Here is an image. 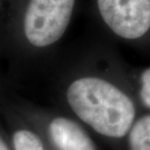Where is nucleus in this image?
Listing matches in <instances>:
<instances>
[{
  "mask_svg": "<svg viewBox=\"0 0 150 150\" xmlns=\"http://www.w3.org/2000/svg\"><path fill=\"white\" fill-rule=\"evenodd\" d=\"M67 100L77 118L93 131L106 139L123 142L139 114L130 95L100 77L74 80L67 88Z\"/></svg>",
  "mask_w": 150,
  "mask_h": 150,
  "instance_id": "nucleus-1",
  "label": "nucleus"
},
{
  "mask_svg": "<svg viewBox=\"0 0 150 150\" xmlns=\"http://www.w3.org/2000/svg\"><path fill=\"white\" fill-rule=\"evenodd\" d=\"M75 0H30L23 18L25 38L35 47L50 46L69 25Z\"/></svg>",
  "mask_w": 150,
  "mask_h": 150,
  "instance_id": "nucleus-2",
  "label": "nucleus"
},
{
  "mask_svg": "<svg viewBox=\"0 0 150 150\" xmlns=\"http://www.w3.org/2000/svg\"><path fill=\"white\" fill-rule=\"evenodd\" d=\"M103 22L115 34L137 39L150 28V0H97Z\"/></svg>",
  "mask_w": 150,
  "mask_h": 150,
  "instance_id": "nucleus-3",
  "label": "nucleus"
},
{
  "mask_svg": "<svg viewBox=\"0 0 150 150\" xmlns=\"http://www.w3.org/2000/svg\"><path fill=\"white\" fill-rule=\"evenodd\" d=\"M51 142L58 150H98L82 126L67 117H57L48 128Z\"/></svg>",
  "mask_w": 150,
  "mask_h": 150,
  "instance_id": "nucleus-4",
  "label": "nucleus"
},
{
  "mask_svg": "<svg viewBox=\"0 0 150 150\" xmlns=\"http://www.w3.org/2000/svg\"><path fill=\"white\" fill-rule=\"evenodd\" d=\"M125 150H150V112L139 113L124 139Z\"/></svg>",
  "mask_w": 150,
  "mask_h": 150,
  "instance_id": "nucleus-5",
  "label": "nucleus"
},
{
  "mask_svg": "<svg viewBox=\"0 0 150 150\" xmlns=\"http://www.w3.org/2000/svg\"><path fill=\"white\" fill-rule=\"evenodd\" d=\"M15 150H45L40 137L28 130H19L13 134Z\"/></svg>",
  "mask_w": 150,
  "mask_h": 150,
  "instance_id": "nucleus-6",
  "label": "nucleus"
},
{
  "mask_svg": "<svg viewBox=\"0 0 150 150\" xmlns=\"http://www.w3.org/2000/svg\"><path fill=\"white\" fill-rule=\"evenodd\" d=\"M139 100L145 111L150 112V67L144 68L139 78Z\"/></svg>",
  "mask_w": 150,
  "mask_h": 150,
  "instance_id": "nucleus-7",
  "label": "nucleus"
},
{
  "mask_svg": "<svg viewBox=\"0 0 150 150\" xmlns=\"http://www.w3.org/2000/svg\"><path fill=\"white\" fill-rule=\"evenodd\" d=\"M0 150H9L7 146H6L5 142L1 139V137H0Z\"/></svg>",
  "mask_w": 150,
  "mask_h": 150,
  "instance_id": "nucleus-8",
  "label": "nucleus"
}]
</instances>
